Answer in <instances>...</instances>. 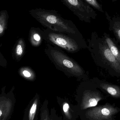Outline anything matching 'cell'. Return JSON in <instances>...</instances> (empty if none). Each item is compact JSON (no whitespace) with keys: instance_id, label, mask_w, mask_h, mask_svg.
Masks as SVG:
<instances>
[{"instance_id":"obj_3","label":"cell","mask_w":120,"mask_h":120,"mask_svg":"<svg viewBox=\"0 0 120 120\" xmlns=\"http://www.w3.org/2000/svg\"><path fill=\"white\" fill-rule=\"evenodd\" d=\"M29 12L46 29L54 31L83 37L72 21L63 18L57 11L39 8L30 10Z\"/></svg>"},{"instance_id":"obj_19","label":"cell","mask_w":120,"mask_h":120,"mask_svg":"<svg viewBox=\"0 0 120 120\" xmlns=\"http://www.w3.org/2000/svg\"><path fill=\"white\" fill-rule=\"evenodd\" d=\"M2 115V112H1V110H0V116Z\"/></svg>"},{"instance_id":"obj_21","label":"cell","mask_w":120,"mask_h":120,"mask_svg":"<svg viewBox=\"0 0 120 120\" xmlns=\"http://www.w3.org/2000/svg\"></svg>"},{"instance_id":"obj_22","label":"cell","mask_w":120,"mask_h":120,"mask_svg":"<svg viewBox=\"0 0 120 120\" xmlns=\"http://www.w3.org/2000/svg\"></svg>"},{"instance_id":"obj_13","label":"cell","mask_w":120,"mask_h":120,"mask_svg":"<svg viewBox=\"0 0 120 120\" xmlns=\"http://www.w3.org/2000/svg\"><path fill=\"white\" fill-rule=\"evenodd\" d=\"M8 18L9 15L7 10L0 11V37L4 35L7 29Z\"/></svg>"},{"instance_id":"obj_2","label":"cell","mask_w":120,"mask_h":120,"mask_svg":"<svg viewBox=\"0 0 120 120\" xmlns=\"http://www.w3.org/2000/svg\"><path fill=\"white\" fill-rule=\"evenodd\" d=\"M45 53L57 69L68 77H75L78 80L89 79V73L75 60L68 56L60 48L47 43Z\"/></svg>"},{"instance_id":"obj_11","label":"cell","mask_w":120,"mask_h":120,"mask_svg":"<svg viewBox=\"0 0 120 120\" xmlns=\"http://www.w3.org/2000/svg\"><path fill=\"white\" fill-rule=\"evenodd\" d=\"M25 50V43L22 38H20L18 40L15 45L13 55L16 60L19 61L23 57Z\"/></svg>"},{"instance_id":"obj_20","label":"cell","mask_w":120,"mask_h":120,"mask_svg":"<svg viewBox=\"0 0 120 120\" xmlns=\"http://www.w3.org/2000/svg\"><path fill=\"white\" fill-rule=\"evenodd\" d=\"M112 0L113 1H116V0Z\"/></svg>"},{"instance_id":"obj_16","label":"cell","mask_w":120,"mask_h":120,"mask_svg":"<svg viewBox=\"0 0 120 120\" xmlns=\"http://www.w3.org/2000/svg\"><path fill=\"white\" fill-rule=\"evenodd\" d=\"M38 99V97H37L31 107L29 114V120H34V116L37 110Z\"/></svg>"},{"instance_id":"obj_5","label":"cell","mask_w":120,"mask_h":120,"mask_svg":"<svg viewBox=\"0 0 120 120\" xmlns=\"http://www.w3.org/2000/svg\"><path fill=\"white\" fill-rule=\"evenodd\" d=\"M78 90L82 94L81 105L83 109L95 107L99 101L106 100L108 97L99 90L92 79L82 81Z\"/></svg>"},{"instance_id":"obj_6","label":"cell","mask_w":120,"mask_h":120,"mask_svg":"<svg viewBox=\"0 0 120 120\" xmlns=\"http://www.w3.org/2000/svg\"><path fill=\"white\" fill-rule=\"evenodd\" d=\"M62 3L70 9L82 22L90 23L91 19H96V11L83 0H61Z\"/></svg>"},{"instance_id":"obj_17","label":"cell","mask_w":120,"mask_h":120,"mask_svg":"<svg viewBox=\"0 0 120 120\" xmlns=\"http://www.w3.org/2000/svg\"><path fill=\"white\" fill-rule=\"evenodd\" d=\"M7 65V61L3 54L0 52V67L6 68Z\"/></svg>"},{"instance_id":"obj_4","label":"cell","mask_w":120,"mask_h":120,"mask_svg":"<svg viewBox=\"0 0 120 120\" xmlns=\"http://www.w3.org/2000/svg\"><path fill=\"white\" fill-rule=\"evenodd\" d=\"M43 39L47 43L70 53H75L87 49V44L83 37L54 31L48 29L43 30Z\"/></svg>"},{"instance_id":"obj_9","label":"cell","mask_w":120,"mask_h":120,"mask_svg":"<svg viewBox=\"0 0 120 120\" xmlns=\"http://www.w3.org/2000/svg\"><path fill=\"white\" fill-rule=\"evenodd\" d=\"M102 37L104 38L111 53L120 63V46L115 38L108 34L104 33Z\"/></svg>"},{"instance_id":"obj_1","label":"cell","mask_w":120,"mask_h":120,"mask_svg":"<svg viewBox=\"0 0 120 120\" xmlns=\"http://www.w3.org/2000/svg\"><path fill=\"white\" fill-rule=\"evenodd\" d=\"M87 42V49L96 65L105 70L111 76L120 79V63L112 54L104 38L94 32Z\"/></svg>"},{"instance_id":"obj_15","label":"cell","mask_w":120,"mask_h":120,"mask_svg":"<svg viewBox=\"0 0 120 120\" xmlns=\"http://www.w3.org/2000/svg\"><path fill=\"white\" fill-rule=\"evenodd\" d=\"M84 1L88 4L91 6L96 9L98 11L103 12L102 8V6L100 4L97 0H83ZM101 1V0H99Z\"/></svg>"},{"instance_id":"obj_10","label":"cell","mask_w":120,"mask_h":120,"mask_svg":"<svg viewBox=\"0 0 120 120\" xmlns=\"http://www.w3.org/2000/svg\"><path fill=\"white\" fill-rule=\"evenodd\" d=\"M43 40V30L39 27H31L29 33V41L31 45L39 47Z\"/></svg>"},{"instance_id":"obj_14","label":"cell","mask_w":120,"mask_h":120,"mask_svg":"<svg viewBox=\"0 0 120 120\" xmlns=\"http://www.w3.org/2000/svg\"><path fill=\"white\" fill-rule=\"evenodd\" d=\"M109 30L114 34L116 41L120 46V22L110 21Z\"/></svg>"},{"instance_id":"obj_8","label":"cell","mask_w":120,"mask_h":120,"mask_svg":"<svg viewBox=\"0 0 120 120\" xmlns=\"http://www.w3.org/2000/svg\"><path fill=\"white\" fill-rule=\"evenodd\" d=\"M92 79L97 88L108 96L117 99H120V86L109 82L97 77Z\"/></svg>"},{"instance_id":"obj_18","label":"cell","mask_w":120,"mask_h":120,"mask_svg":"<svg viewBox=\"0 0 120 120\" xmlns=\"http://www.w3.org/2000/svg\"><path fill=\"white\" fill-rule=\"evenodd\" d=\"M63 110L66 115L69 117V105L68 103L65 102L63 104Z\"/></svg>"},{"instance_id":"obj_12","label":"cell","mask_w":120,"mask_h":120,"mask_svg":"<svg viewBox=\"0 0 120 120\" xmlns=\"http://www.w3.org/2000/svg\"><path fill=\"white\" fill-rule=\"evenodd\" d=\"M19 75L26 80L34 81L36 79V75L34 71L30 67L24 66L18 71Z\"/></svg>"},{"instance_id":"obj_7","label":"cell","mask_w":120,"mask_h":120,"mask_svg":"<svg viewBox=\"0 0 120 120\" xmlns=\"http://www.w3.org/2000/svg\"><path fill=\"white\" fill-rule=\"evenodd\" d=\"M120 112V108L115 104L106 103L104 105L93 107L87 111L90 120H116V115Z\"/></svg>"}]
</instances>
